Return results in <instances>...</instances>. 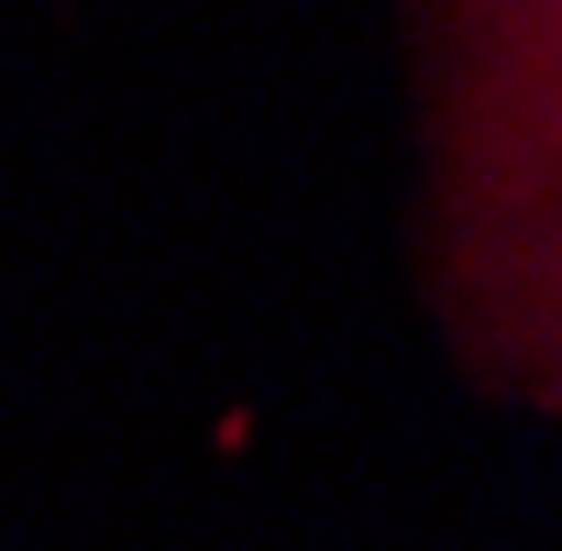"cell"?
<instances>
[{"mask_svg": "<svg viewBox=\"0 0 562 551\" xmlns=\"http://www.w3.org/2000/svg\"><path fill=\"white\" fill-rule=\"evenodd\" d=\"M430 210L452 321L562 408V0H430Z\"/></svg>", "mask_w": 562, "mask_h": 551, "instance_id": "6da1fadb", "label": "cell"}]
</instances>
